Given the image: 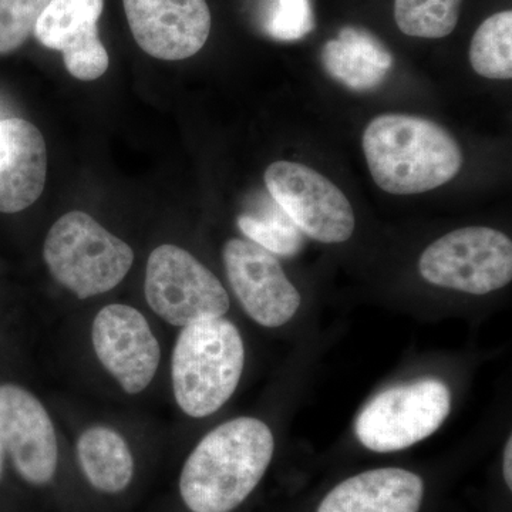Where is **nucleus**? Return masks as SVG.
<instances>
[{
  "mask_svg": "<svg viewBox=\"0 0 512 512\" xmlns=\"http://www.w3.org/2000/svg\"><path fill=\"white\" fill-rule=\"evenodd\" d=\"M275 439L254 417H238L210 431L192 450L180 478V493L191 512H231L264 478Z\"/></svg>",
  "mask_w": 512,
  "mask_h": 512,
  "instance_id": "f257e3e1",
  "label": "nucleus"
},
{
  "mask_svg": "<svg viewBox=\"0 0 512 512\" xmlns=\"http://www.w3.org/2000/svg\"><path fill=\"white\" fill-rule=\"evenodd\" d=\"M362 146L373 181L393 195L436 190L463 167L460 144L446 128L409 114L375 117L367 124Z\"/></svg>",
  "mask_w": 512,
  "mask_h": 512,
  "instance_id": "f03ea898",
  "label": "nucleus"
},
{
  "mask_svg": "<svg viewBox=\"0 0 512 512\" xmlns=\"http://www.w3.org/2000/svg\"><path fill=\"white\" fill-rule=\"evenodd\" d=\"M244 365V340L234 323L214 318L184 326L171 362L178 406L194 419L218 412L237 390Z\"/></svg>",
  "mask_w": 512,
  "mask_h": 512,
  "instance_id": "7ed1b4c3",
  "label": "nucleus"
},
{
  "mask_svg": "<svg viewBox=\"0 0 512 512\" xmlns=\"http://www.w3.org/2000/svg\"><path fill=\"white\" fill-rule=\"evenodd\" d=\"M53 278L79 299L116 288L134 262V252L89 214L72 211L50 228L43 248Z\"/></svg>",
  "mask_w": 512,
  "mask_h": 512,
  "instance_id": "20e7f679",
  "label": "nucleus"
},
{
  "mask_svg": "<svg viewBox=\"0 0 512 512\" xmlns=\"http://www.w3.org/2000/svg\"><path fill=\"white\" fill-rule=\"evenodd\" d=\"M420 275L451 291L487 295L512 279V242L490 227H466L444 235L424 249Z\"/></svg>",
  "mask_w": 512,
  "mask_h": 512,
  "instance_id": "39448f33",
  "label": "nucleus"
},
{
  "mask_svg": "<svg viewBox=\"0 0 512 512\" xmlns=\"http://www.w3.org/2000/svg\"><path fill=\"white\" fill-rule=\"evenodd\" d=\"M451 410L447 384L437 379L390 387L377 394L356 420V437L367 450L394 453L426 440Z\"/></svg>",
  "mask_w": 512,
  "mask_h": 512,
  "instance_id": "423d86ee",
  "label": "nucleus"
},
{
  "mask_svg": "<svg viewBox=\"0 0 512 512\" xmlns=\"http://www.w3.org/2000/svg\"><path fill=\"white\" fill-rule=\"evenodd\" d=\"M146 299L150 308L173 326L224 318L229 296L207 266L175 245H161L148 258Z\"/></svg>",
  "mask_w": 512,
  "mask_h": 512,
  "instance_id": "0eeeda50",
  "label": "nucleus"
},
{
  "mask_svg": "<svg viewBox=\"0 0 512 512\" xmlns=\"http://www.w3.org/2000/svg\"><path fill=\"white\" fill-rule=\"evenodd\" d=\"M264 178L271 197L303 234L322 244H342L352 237V204L325 175L308 165L276 161Z\"/></svg>",
  "mask_w": 512,
  "mask_h": 512,
  "instance_id": "6e6552de",
  "label": "nucleus"
},
{
  "mask_svg": "<svg viewBox=\"0 0 512 512\" xmlns=\"http://www.w3.org/2000/svg\"><path fill=\"white\" fill-rule=\"evenodd\" d=\"M232 291L249 318L265 328H281L301 308V293L271 252L245 239H229L222 249Z\"/></svg>",
  "mask_w": 512,
  "mask_h": 512,
  "instance_id": "1a4fd4ad",
  "label": "nucleus"
},
{
  "mask_svg": "<svg viewBox=\"0 0 512 512\" xmlns=\"http://www.w3.org/2000/svg\"><path fill=\"white\" fill-rule=\"evenodd\" d=\"M97 359L124 392L138 394L153 382L161 350L147 319L133 306H104L93 322Z\"/></svg>",
  "mask_w": 512,
  "mask_h": 512,
  "instance_id": "9d476101",
  "label": "nucleus"
},
{
  "mask_svg": "<svg viewBox=\"0 0 512 512\" xmlns=\"http://www.w3.org/2000/svg\"><path fill=\"white\" fill-rule=\"evenodd\" d=\"M137 45L160 60L197 55L211 32L207 0H123Z\"/></svg>",
  "mask_w": 512,
  "mask_h": 512,
  "instance_id": "9b49d317",
  "label": "nucleus"
},
{
  "mask_svg": "<svg viewBox=\"0 0 512 512\" xmlns=\"http://www.w3.org/2000/svg\"><path fill=\"white\" fill-rule=\"evenodd\" d=\"M0 443L23 480L45 485L55 477L59 448L43 404L15 384L0 386Z\"/></svg>",
  "mask_w": 512,
  "mask_h": 512,
  "instance_id": "f8f14e48",
  "label": "nucleus"
},
{
  "mask_svg": "<svg viewBox=\"0 0 512 512\" xmlns=\"http://www.w3.org/2000/svg\"><path fill=\"white\" fill-rule=\"evenodd\" d=\"M103 9L104 0H50L37 20L36 39L63 53L74 79L92 82L109 69V53L97 30Z\"/></svg>",
  "mask_w": 512,
  "mask_h": 512,
  "instance_id": "ddd939ff",
  "label": "nucleus"
},
{
  "mask_svg": "<svg viewBox=\"0 0 512 512\" xmlns=\"http://www.w3.org/2000/svg\"><path fill=\"white\" fill-rule=\"evenodd\" d=\"M47 150L39 128L22 119L0 120V212L16 214L45 190Z\"/></svg>",
  "mask_w": 512,
  "mask_h": 512,
  "instance_id": "4468645a",
  "label": "nucleus"
},
{
  "mask_svg": "<svg viewBox=\"0 0 512 512\" xmlns=\"http://www.w3.org/2000/svg\"><path fill=\"white\" fill-rule=\"evenodd\" d=\"M423 478L404 468H376L342 481L316 512H419Z\"/></svg>",
  "mask_w": 512,
  "mask_h": 512,
  "instance_id": "2eb2a0df",
  "label": "nucleus"
},
{
  "mask_svg": "<svg viewBox=\"0 0 512 512\" xmlns=\"http://www.w3.org/2000/svg\"><path fill=\"white\" fill-rule=\"evenodd\" d=\"M84 476L101 493L126 490L134 476V458L120 433L109 427H90L77 441Z\"/></svg>",
  "mask_w": 512,
  "mask_h": 512,
  "instance_id": "dca6fc26",
  "label": "nucleus"
},
{
  "mask_svg": "<svg viewBox=\"0 0 512 512\" xmlns=\"http://www.w3.org/2000/svg\"><path fill=\"white\" fill-rule=\"evenodd\" d=\"M470 64L478 76L490 80L512 77V12L503 10L485 19L470 45Z\"/></svg>",
  "mask_w": 512,
  "mask_h": 512,
  "instance_id": "f3484780",
  "label": "nucleus"
},
{
  "mask_svg": "<svg viewBox=\"0 0 512 512\" xmlns=\"http://www.w3.org/2000/svg\"><path fill=\"white\" fill-rule=\"evenodd\" d=\"M323 59L333 73L345 77L380 76L392 64V57L375 37L350 28L326 45Z\"/></svg>",
  "mask_w": 512,
  "mask_h": 512,
  "instance_id": "a211bd4d",
  "label": "nucleus"
},
{
  "mask_svg": "<svg viewBox=\"0 0 512 512\" xmlns=\"http://www.w3.org/2000/svg\"><path fill=\"white\" fill-rule=\"evenodd\" d=\"M463 0H394L400 32L421 39H441L454 32Z\"/></svg>",
  "mask_w": 512,
  "mask_h": 512,
  "instance_id": "6ab92c4d",
  "label": "nucleus"
},
{
  "mask_svg": "<svg viewBox=\"0 0 512 512\" xmlns=\"http://www.w3.org/2000/svg\"><path fill=\"white\" fill-rule=\"evenodd\" d=\"M239 229L256 245L284 256L298 254L302 247L301 231L288 217L272 215L268 218L241 215L238 218Z\"/></svg>",
  "mask_w": 512,
  "mask_h": 512,
  "instance_id": "aec40b11",
  "label": "nucleus"
},
{
  "mask_svg": "<svg viewBox=\"0 0 512 512\" xmlns=\"http://www.w3.org/2000/svg\"><path fill=\"white\" fill-rule=\"evenodd\" d=\"M50 0H0V55L19 49L35 32Z\"/></svg>",
  "mask_w": 512,
  "mask_h": 512,
  "instance_id": "412c9836",
  "label": "nucleus"
},
{
  "mask_svg": "<svg viewBox=\"0 0 512 512\" xmlns=\"http://www.w3.org/2000/svg\"><path fill=\"white\" fill-rule=\"evenodd\" d=\"M312 13L308 0H278L271 33L278 39H299L312 29Z\"/></svg>",
  "mask_w": 512,
  "mask_h": 512,
  "instance_id": "4be33fe9",
  "label": "nucleus"
},
{
  "mask_svg": "<svg viewBox=\"0 0 512 512\" xmlns=\"http://www.w3.org/2000/svg\"><path fill=\"white\" fill-rule=\"evenodd\" d=\"M503 474L505 484L512 490V439H508L504 448Z\"/></svg>",
  "mask_w": 512,
  "mask_h": 512,
  "instance_id": "5701e85b",
  "label": "nucleus"
},
{
  "mask_svg": "<svg viewBox=\"0 0 512 512\" xmlns=\"http://www.w3.org/2000/svg\"><path fill=\"white\" fill-rule=\"evenodd\" d=\"M2 468H3V447H2V443H0V476H2Z\"/></svg>",
  "mask_w": 512,
  "mask_h": 512,
  "instance_id": "b1692460",
  "label": "nucleus"
}]
</instances>
